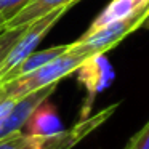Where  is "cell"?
<instances>
[{"instance_id": "1", "label": "cell", "mask_w": 149, "mask_h": 149, "mask_svg": "<svg viewBox=\"0 0 149 149\" xmlns=\"http://www.w3.org/2000/svg\"><path fill=\"white\" fill-rule=\"evenodd\" d=\"M85 59H88V56L69 48L66 53H63L56 59L50 61L48 64L42 66V68L36 69V71L29 72L23 77H18L15 80L7 82V84H2L0 85V98L19 100V98L26 96L32 91L40 90L43 87L58 84L64 77L74 74L75 69Z\"/></svg>"}, {"instance_id": "2", "label": "cell", "mask_w": 149, "mask_h": 149, "mask_svg": "<svg viewBox=\"0 0 149 149\" xmlns=\"http://www.w3.org/2000/svg\"><path fill=\"white\" fill-rule=\"evenodd\" d=\"M75 79L79 85H82L85 90L84 104L80 109V119H87L91 116L93 103L96 101V96L103 93L107 87L114 82L116 72L111 64V61L106 58V55H95L85 59L77 69H75Z\"/></svg>"}, {"instance_id": "3", "label": "cell", "mask_w": 149, "mask_h": 149, "mask_svg": "<svg viewBox=\"0 0 149 149\" xmlns=\"http://www.w3.org/2000/svg\"><path fill=\"white\" fill-rule=\"evenodd\" d=\"M146 13L136 15V16H132L128 19L117 21V23H112L109 26H104L87 37H79L75 42L71 43V48L77 53L88 56V58L95 55H106V52H109L111 48L119 45L133 31L141 27V23L144 19Z\"/></svg>"}, {"instance_id": "4", "label": "cell", "mask_w": 149, "mask_h": 149, "mask_svg": "<svg viewBox=\"0 0 149 149\" xmlns=\"http://www.w3.org/2000/svg\"><path fill=\"white\" fill-rule=\"evenodd\" d=\"M71 7H63L58 10L52 11V13L45 15V16L36 19L34 23H31L29 26H26L24 32L21 34V37L18 39V42L15 43V47L11 48L10 55L7 56V59L3 61V64L0 66V79L3 77L11 68H15L16 64H19L23 59H26L29 55H32L36 52L37 45L42 42V39L52 31V27L64 16L69 11Z\"/></svg>"}, {"instance_id": "5", "label": "cell", "mask_w": 149, "mask_h": 149, "mask_svg": "<svg viewBox=\"0 0 149 149\" xmlns=\"http://www.w3.org/2000/svg\"><path fill=\"white\" fill-rule=\"evenodd\" d=\"M117 109H119V103H114V104H111V106H106L104 109H101L100 112L91 114L87 119L79 120L74 127L58 133V135L53 138V141L47 146V149H72V148H75V146L80 141H84L88 135H91L98 127H101L106 120H109L111 116H112Z\"/></svg>"}, {"instance_id": "6", "label": "cell", "mask_w": 149, "mask_h": 149, "mask_svg": "<svg viewBox=\"0 0 149 149\" xmlns=\"http://www.w3.org/2000/svg\"><path fill=\"white\" fill-rule=\"evenodd\" d=\"M148 10L149 0H111L100 11V15L91 21L88 29L80 37H87L90 34L96 32L101 27L109 26V24L117 23V21L128 19V18L136 16V15H144Z\"/></svg>"}, {"instance_id": "7", "label": "cell", "mask_w": 149, "mask_h": 149, "mask_svg": "<svg viewBox=\"0 0 149 149\" xmlns=\"http://www.w3.org/2000/svg\"><path fill=\"white\" fill-rule=\"evenodd\" d=\"M24 128H26L27 135L34 136H55L64 132L58 109L52 103H48V100L36 107V111L31 114Z\"/></svg>"}, {"instance_id": "8", "label": "cell", "mask_w": 149, "mask_h": 149, "mask_svg": "<svg viewBox=\"0 0 149 149\" xmlns=\"http://www.w3.org/2000/svg\"><path fill=\"white\" fill-rule=\"evenodd\" d=\"M71 48V43H64V45H55V47H50V48L45 50H40V52H34L32 55H29L26 59L16 64L15 68H11L3 77L0 79V85L2 84H7L10 80H15L18 77H23V75L29 74V72L36 71V69L42 68V66L48 64L50 61L56 59L58 56H61L63 53H66L68 50Z\"/></svg>"}, {"instance_id": "9", "label": "cell", "mask_w": 149, "mask_h": 149, "mask_svg": "<svg viewBox=\"0 0 149 149\" xmlns=\"http://www.w3.org/2000/svg\"><path fill=\"white\" fill-rule=\"evenodd\" d=\"M79 0H31L29 3L16 13L10 21L7 23V29H15V27H24L34 23L36 19L52 13L63 7H72Z\"/></svg>"}, {"instance_id": "10", "label": "cell", "mask_w": 149, "mask_h": 149, "mask_svg": "<svg viewBox=\"0 0 149 149\" xmlns=\"http://www.w3.org/2000/svg\"><path fill=\"white\" fill-rule=\"evenodd\" d=\"M55 136H34L18 132L0 139V149H47Z\"/></svg>"}, {"instance_id": "11", "label": "cell", "mask_w": 149, "mask_h": 149, "mask_svg": "<svg viewBox=\"0 0 149 149\" xmlns=\"http://www.w3.org/2000/svg\"><path fill=\"white\" fill-rule=\"evenodd\" d=\"M24 29H26V26L24 27H15V29H7L5 32L0 34V66L3 64L7 56L10 55L11 48H13L15 43L18 42L21 34L24 32Z\"/></svg>"}, {"instance_id": "12", "label": "cell", "mask_w": 149, "mask_h": 149, "mask_svg": "<svg viewBox=\"0 0 149 149\" xmlns=\"http://www.w3.org/2000/svg\"><path fill=\"white\" fill-rule=\"evenodd\" d=\"M123 149H149V120L143 125L139 132L130 138Z\"/></svg>"}, {"instance_id": "13", "label": "cell", "mask_w": 149, "mask_h": 149, "mask_svg": "<svg viewBox=\"0 0 149 149\" xmlns=\"http://www.w3.org/2000/svg\"><path fill=\"white\" fill-rule=\"evenodd\" d=\"M31 0H0V15L8 18V21L19 13Z\"/></svg>"}, {"instance_id": "14", "label": "cell", "mask_w": 149, "mask_h": 149, "mask_svg": "<svg viewBox=\"0 0 149 149\" xmlns=\"http://www.w3.org/2000/svg\"><path fill=\"white\" fill-rule=\"evenodd\" d=\"M7 23H8V18L3 16V15H0V34L7 31Z\"/></svg>"}, {"instance_id": "15", "label": "cell", "mask_w": 149, "mask_h": 149, "mask_svg": "<svg viewBox=\"0 0 149 149\" xmlns=\"http://www.w3.org/2000/svg\"><path fill=\"white\" fill-rule=\"evenodd\" d=\"M139 29H148L149 31V10H148V13H146V16H144V19H143L141 27H139Z\"/></svg>"}, {"instance_id": "16", "label": "cell", "mask_w": 149, "mask_h": 149, "mask_svg": "<svg viewBox=\"0 0 149 149\" xmlns=\"http://www.w3.org/2000/svg\"><path fill=\"white\" fill-rule=\"evenodd\" d=\"M0 100H2V98H0Z\"/></svg>"}]
</instances>
